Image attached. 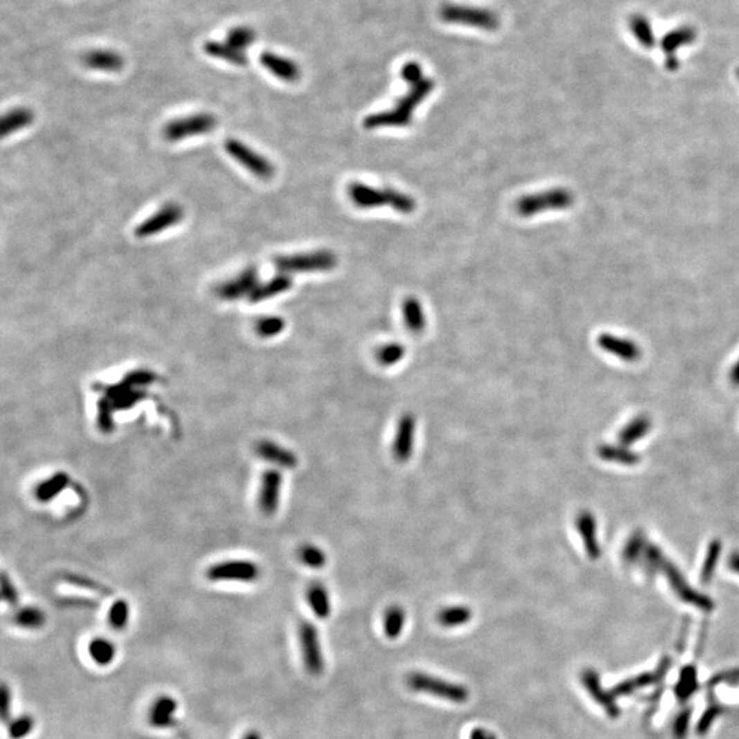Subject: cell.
I'll use <instances>...</instances> for the list:
<instances>
[{
    "instance_id": "cell-9",
    "label": "cell",
    "mask_w": 739,
    "mask_h": 739,
    "mask_svg": "<svg viewBox=\"0 0 739 739\" xmlns=\"http://www.w3.org/2000/svg\"><path fill=\"white\" fill-rule=\"evenodd\" d=\"M225 151L240 165H243L249 173L253 176L268 180L274 176V166L267 161V158L262 156L260 154L255 152L252 148H249L244 143L236 140V138H228L225 141Z\"/></svg>"
},
{
    "instance_id": "cell-11",
    "label": "cell",
    "mask_w": 739,
    "mask_h": 739,
    "mask_svg": "<svg viewBox=\"0 0 739 739\" xmlns=\"http://www.w3.org/2000/svg\"><path fill=\"white\" fill-rule=\"evenodd\" d=\"M217 118L208 113L193 114L184 118L173 120L163 127V137L167 141H181L190 136L204 134L214 130Z\"/></svg>"
},
{
    "instance_id": "cell-34",
    "label": "cell",
    "mask_w": 739,
    "mask_h": 739,
    "mask_svg": "<svg viewBox=\"0 0 739 739\" xmlns=\"http://www.w3.org/2000/svg\"><path fill=\"white\" fill-rule=\"evenodd\" d=\"M407 354V349L400 343H387L376 349L375 358L382 367H392L399 365Z\"/></svg>"
},
{
    "instance_id": "cell-37",
    "label": "cell",
    "mask_w": 739,
    "mask_h": 739,
    "mask_svg": "<svg viewBox=\"0 0 739 739\" xmlns=\"http://www.w3.org/2000/svg\"><path fill=\"white\" fill-rule=\"evenodd\" d=\"M284 329H285V320L280 316H264V318H260L255 325L256 333L259 334V337H263V338L275 337L280 333H282Z\"/></svg>"
},
{
    "instance_id": "cell-21",
    "label": "cell",
    "mask_w": 739,
    "mask_h": 739,
    "mask_svg": "<svg viewBox=\"0 0 739 739\" xmlns=\"http://www.w3.org/2000/svg\"><path fill=\"white\" fill-rule=\"evenodd\" d=\"M308 605L313 615L322 620L331 615V597L327 587L320 582H313L306 592Z\"/></svg>"
},
{
    "instance_id": "cell-38",
    "label": "cell",
    "mask_w": 739,
    "mask_h": 739,
    "mask_svg": "<svg viewBox=\"0 0 739 739\" xmlns=\"http://www.w3.org/2000/svg\"><path fill=\"white\" fill-rule=\"evenodd\" d=\"M35 726H36V722L32 716L22 715L8 722L7 733L11 739H24L35 730Z\"/></svg>"
},
{
    "instance_id": "cell-46",
    "label": "cell",
    "mask_w": 739,
    "mask_h": 739,
    "mask_svg": "<svg viewBox=\"0 0 739 739\" xmlns=\"http://www.w3.org/2000/svg\"><path fill=\"white\" fill-rule=\"evenodd\" d=\"M67 581H69V582H71V583H74V585H77V586H81V587H86V589H91V590H93V592H99V593H104V594H109V593H111L110 590L104 589L103 586H100V585H98V583H95V582H92V581H89V579H86V578H78V576H71V578H69Z\"/></svg>"
},
{
    "instance_id": "cell-4",
    "label": "cell",
    "mask_w": 739,
    "mask_h": 739,
    "mask_svg": "<svg viewBox=\"0 0 739 739\" xmlns=\"http://www.w3.org/2000/svg\"><path fill=\"white\" fill-rule=\"evenodd\" d=\"M282 274L329 271L336 267L337 256L331 250H313L296 255H281L273 260Z\"/></svg>"
},
{
    "instance_id": "cell-35",
    "label": "cell",
    "mask_w": 739,
    "mask_h": 739,
    "mask_svg": "<svg viewBox=\"0 0 739 739\" xmlns=\"http://www.w3.org/2000/svg\"><path fill=\"white\" fill-rule=\"evenodd\" d=\"M299 558L306 567L312 569H320L327 564V554L315 544L302 545L299 549Z\"/></svg>"
},
{
    "instance_id": "cell-7",
    "label": "cell",
    "mask_w": 739,
    "mask_h": 739,
    "mask_svg": "<svg viewBox=\"0 0 739 739\" xmlns=\"http://www.w3.org/2000/svg\"><path fill=\"white\" fill-rule=\"evenodd\" d=\"M299 642L304 668L309 675L319 677L325 671V657L318 628L307 620L299 626Z\"/></svg>"
},
{
    "instance_id": "cell-44",
    "label": "cell",
    "mask_w": 739,
    "mask_h": 739,
    "mask_svg": "<svg viewBox=\"0 0 739 739\" xmlns=\"http://www.w3.org/2000/svg\"><path fill=\"white\" fill-rule=\"evenodd\" d=\"M401 77L404 78V81H407L410 85L415 84V82H419L423 77L422 74V67L419 63H415V62H410L407 64L403 66L401 69Z\"/></svg>"
},
{
    "instance_id": "cell-29",
    "label": "cell",
    "mask_w": 739,
    "mask_h": 739,
    "mask_svg": "<svg viewBox=\"0 0 739 739\" xmlns=\"http://www.w3.org/2000/svg\"><path fill=\"white\" fill-rule=\"evenodd\" d=\"M630 30L635 40L646 50H652L656 46L655 33L649 19L642 14H634L630 18Z\"/></svg>"
},
{
    "instance_id": "cell-25",
    "label": "cell",
    "mask_w": 739,
    "mask_h": 739,
    "mask_svg": "<svg viewBox=\"0 0 739 739\" xmlns=\"http://www.w3.org/2000/svg\"><path fill=\"white\" fill-rule=\"evenodd\" d=\"M403 319L407 329L412 333H422L426 327V316L419 300L415 298H407L401 306Z\"/></svg>"
},
{
    "instance_id": "cell-45",
    "label": "cell",
    "mask_w": 739,
    "mask_h": 739,
    "mask_svg": "<svg viewBox=\"0 0 739 739\" xmlns=\"http://www.w3.org/2000/svg\"><path fill=\"white\" fill-rule=\"evenodd\" d=\"M720 712H722V708H720V706H718V705L709 706V708L705 711L704 716L701 718V720H700V723H698V729H697L698 734H705V733L709 730V727H711V724L713 723V720L716 719V716H718Z\"/></svg>"
},
{
    "instance_id": "cell-17",
    "label": "cell",
    "mask_w": 739,
    "mask_h": 739,
    "mask_svg": "<svg viewBox=\"0 0 739 739\" xmlns=\"http://www.w3.org/2000/svg\"><path fill=\"white\" fill-rule=\"evenodd\" d=\"M293 285L292 277L289 274H277L275 277L270 278L268 281L259 284L248 296L249 303H262L264 300H268L271 298H275L286 291H289Z\"/></svg>"
},
{
    "instance_id": "cell-33",
    "label": "cell",
    "mask_w": 739,
    "mask_h": 739,
    "mask_svg": "<svg viewBox=\"0 0 739 739\" xmlns=\"http://www.w3.org/2000/svg\"><path fill=\"white\" fill-rule=\"evenodd\" d=\"M12 621L21 628L39 630L46 624V614L37 607H24L12 616Z\"/></svg>"
},
{
    "instance_id": "cell-22",
    "label": "cell",
    "mask_w": 739,
    "mask_h": 739,
    "mask_svg": "<svg viewBox=\"0 0 739 739\" xmlns=\"http://www.w3.org/2000/svg\"><path fill=\"white\" fill-rule=\"evenodd\" d=\"M697 39V30L693 26H680L667 33L662 40V50L666 58L675 57L677 50L690 46Z\"/></svg>"
},
{
    "instance_id": "cell-5",
    "label": "cell",
    "mask_w": 739,
    "mask_h": 739,
    "mask_svg": "<svg viewBox=\"0 0 739 739\" xmlns=\"http://www.w3.org/2000/svg\"><path fill=\"white\" fill-rule=\"evenodd\" d=\"M574 204V194L564 188H554L542 193L523 196L516 203L522 217H533L547 210H565Z\"/></svg>"
},
{
    "instance_id": "cell-31",
    "label": "cell",
    "mask_w": 739,
    "mask_h": 739,
    "mask_svg": "<svg viewBox=\"0 0 739 739\" xmlns=\"http://www.w3.org/2000/svg\"><path fill=\"white\" fill-rule=\"evenodd\" d=\"M668 663L664 662L662 666H660V670L656 671V673H648V674H642L639 677H632V679H628L627 682H623L620 683L615 690H614V694L615 695H623V694H628L634 690H638V688H642L645 686H649L650 683L653 682H657L660 680L662 677H664L667 668H668Z\"/></svg>"
},
{
    "instance_id": "cell-36",
    "label": "cell",
    "mask_w": 739,
    "mask_h": 739,
    "mask_svg": "<svg viewBox=\"0 0 739 739\" xmlns=\"http://www.w3.org/2000/svg\"><path fill=\"white\" fill-rule=\"evenodd\" d=\"M226 42L233 47L246 51L249 46L256 42V32L246 25H239L232 28L226 35Z\"/></svg>"
},
{
    "instance_id": "cell-43",
    "label": "cell",
    "mask_w": 739,
    "mask_h": 739,
    "mask_svg": "<svg viewBox=\"0 0 739 739\" xmlns=\"http://www.w3.org/2000/svg\"><path fill=\"white\" fill-rule=\"evenodd\" d=\"M11 704H12V694L7 683L1 684L0 690V706H1V720L4 723H8L11 720Z\"/></svg>"
},
{
    "instance_id": "cell-15",
    "label": "cell",
    "mask_w": 739,
    "mask_h": 739,
    "mask_svg": "<svg viewBox=\"0 0 739 739\" xmlns=\"http://www.w3.org/2000/svg\"><path fill=\"white\" fill-rule=\"evenodd\" d=\"M259 61L264 69H267L277 78L286 82H296L302 77L300 66L291 58L278 55L271 51H264L260 54Z\"/></svg>"
},
{
    "instance_id": "cell-28",
    "label": "cell",
    "mask_w": 739,
    "mask_h": 739,
    "mask_svg": "<svg viewBox=\"0 0 739 739\" xmlns=\"http://www.w3.org/2000/svg\"><path fill=\"white\" fill-rule=\"evenodd\" d=\"M35 114L28 107H17L4 114L1 120V137H7L11 133H15L19 129L26 127L33 122Z\"/></svg>"
},
{
    "instance_id": "cell-30",
    "label": "cell",
    "mask_w": 739,
    "mask_h": 739,
    "mask_svg": "<svg viewBox=\"0 0 739 739\" xmlns=\"http://www.w3.org/2000/svg\"><path fill=\"white\" fill-rule=\"evenodd\" d=\"M407 623V612L401 605H390L383 614V632L386 638L396 639L399 638Z\"/></svg>"
},
{
    "instance_id": "cell-50",
    "label": "cell",
    "mask_w": 739,
    "mask_h": 739,
    "mask_svg": "<svg viewBox=\"0 0 739 739\" xmlns=\"http://www.w3.org/2000/svg\"><path fill=\"white\" fill-rule=\"evenodd\" d=\"M736 374H737V376H739V363L738 366H737V369H736Z\"/></svg>"
},
{
    "instance_id": "cell-6",
    "label": "cell",
    "mask_w": 739,
    "mask_h": 739,
    "mask_svg": "<svg viewBox=\"0 0 739 739\" xmlns=\"http://www.w3.org/2000/svg\"><path fill=\"white\" fill-rule=\"evenodd\" d=\"M441 18L450 24L475 26L484 30H495L500 25L498 17L486 8L449 4L442 7Z\"/></svg>"
},
{
    "instance_id": "cell-32",
    "label": "cell",
    "mask_w": 739,
    "mask_h": 739,
    "mask_svg": "<svg viewBox=\"0 0 739 739\" xmlns=\"http://www.w3.org/2000/svg\"><path fill=\"white\" fill-rule=\"evenodd\" d=\"M599 344L604 349H607V351H610L612 354H616L620 358L627 359V361H634L639 355V351H638L637 345H634L632 343H630L627 340L616 338L614 336H608V334L601 336L599 338Z\"/></svg>"
},
{
    "instance_id": "cell-19",
    "label": "cell",
    "mask_w": 739,
    "mask_h": 739,
    "mask_svg": "<svg viewBox=\"0 0 739 739\" xmlns=\"http://www.w3.org/2000/svg\"><path fill=\"white\" fill-rule=\"evenodd\" d=\"M179 709V702L169 695L159 697L151 706L148 713L149 724L155 729H167L174 722V715Z\"/></svg>"
},
{
    "instance_id": "cell-49",
    "label": "cell",
    "mask_w": 739,
    "mask_h": 739,
    "mask_svg": "<svg viewBox=\"0 0 739 739\" xmlns=\"http://www.w3.org/2000/svg\"><path fill=\"white\" fill-rule=\"evenodd\" d=\"M243 739H263V738H262V736H260V733H259V731H256V730H250V731H248V733H246V736H244V737H243Z\"/></svg>"
},
{
    "instance_id": "cell-26",
    "label": "cell",
    "mask_w": 739,
    "mask_h": 739,
    "mask_svg": "<svg viewBox=\"0 0 739 739\" xmlns=\"http://www.w3.org/2000/svg\"><path fill=\"white\" fill-rule=\"evenodd\" d=\"M88 653L96 666L107 667L114 662L117 656V649L116 645L107 638L98 637L91 641L88 646Z\"/></svg>"
},
{
    "instance_id": "cell-8",
    "label": "cell",
    "mask_w": 739,
    "mask_h": 739,
    "mask_svg": "<svg viewBox=\"0 0 739 739\" xmlns=\"http://www.w3.org/2000/svg\"><path fill=\"white\" fill-rule=\"evenodd\" d=\"M207 578L211 582H241L250 583L259 579L260 568L249 560H226L211 565L207 569Z\"/></svg>"
},
{
    "instance_id": "cell-20",
    "label": "cell",
    "mask_w": 739,
    "mask_h": 739,
    "mask_svg": "<svg viewBox=\"0 0 739 739\" xmlns=\"http://www.w3.org/2000/svg\"><path fill=\"white\" fill-rule=\"evenodd\" d=\"M203 50H204V53L207 55H210V57H212L215 60L228 62V63L235 64V66H246L248 64V57H246V51L233 47L228 42L210 40V42L204 43Z\"/></svg>"
},
{
    "instance_id": "cell-14",
    "label": "cell",
    "mask_w": 739,
    "mask_h": 739,
    "mask_svg": "<svg viewBox=\"0 0 739 739\" xmlns=\"http://www.w3.org/2000/svg\"><path fill=\"white\" fill-rule=\"evenodd\" d=\"M259 273L255 266L246 267L235 278L217 286L215 293L222 300H237L243 296H249L250 292L259 285Z\"/></svg>"
},
{
    "instance_id": "cell-27",
    "label": "cell",
    "mask_w": 739,
    "mask_h": 739,
    "mask_svg": "<svg viewBox=\"0 0 739 739\" xmlns=\"http://www.w3.org/2000/svg\"><path fill=\"white\" fill-rule=\"evenodd\" d=\"M70 484V478L66 473H57L48 480L40 482L35 491V495L40 502H50L58 497Z\"/></svg>"
},
{
    "instance_id": "cell-13",
    "label": "cell",
    "mask_w": 739,
    "mask_h": 739,
    "mask_svg": "<svg viewBox=\"0 0 739 739\" xmlns=\"http://www.w3.org/2000/svg\"><path fill=\"white\" fill-rule=\"evenodd\" d=\"M284 477L278 468L267 470L262 474L257 494V505L262 513L271 516L277 512L281 501Z\"/></svg>"
},
{
    "instance_id": "cell-12",
    "label": "cell",
    "mask_w": 739,
    "mask_h": 739,
    "mask_svg": "<svg viewBox=\"0 0 739 739\" xmlns=\"http://www.w3.org/2000/svg\"><path fill=\"white\" fill-rule=\"evenodd\" d=\"M184 218V210L174 203L163 206L161 210H158L154 215L147 218L144 222H141L136 230L134 235L138 239H148L152 236H156L162 233L163 230L170 229L172 226L177 225Z\"/></svg>"
},
{
    "instance_id": "cell-40",
    "label": "cell",
    "mask_w": 739,
    "mask_h": 739,
    "mask_svg": "<svg viewBox=\"0 0 739 739\" xmlns=\"http://www.w3.org/2000/svg\"><path fill=\"white\" fill-rule=\"evenodd\" d=\"M113 414H114V407H113L111 401L107 397L99 400V403H98V425H99L100 430L106 431V432L113 430V428H114Z\"/></svg>"
},
{
    "instance_id": "cell-2",
    "label": "cell",
    "mask_w": 739,
    "mask_h": 739,
    "mask_svg": "<svg viewBox=\"0 0 739 739\" xmlns=\"http://www.w3.org/2000/svg\"><path fill=\"white\" fill-rule=\"evenodd\" d=\"M348 194L355 206L361 208L390 207L403 214H411L417 208V201L407 193L390 188H374L354 183L348 186Z\"/></svg>"
},
{
    "instance_id": "cell-39",
    "label": "cell",
    "mask_w": 739,
    "mask_h": 739,
    "mask_svg": "<svg viewBox=\"0 0 739 739\" xmlns=\"http://www.w3.org/2000/svg\"><path fill=\"white\" fill-rule=\"evenodd\" d=\"M129 616H130V608H129V604L125 601V600H117L111 608L109 610V614H107V620H109V624L117 630V631H122L123 628L127 626L129 623Z\"/></svg>"
},
{
    "instance_id": "cell-16",
    "label": "cell",
    "mask_w": 739,
    "mask_h": 739,
    "mask_svg": "<svg viewBox=\"0 0 739 739\" xmlns=\"http://www.w3.org/2000/svg\"><path fill=\"white\" fill-rule=\"evenodd\" d=\"M256 453L263 460L281 468L292 470V468H296L299 464L298 456L291 449L281 446L280 444L270 441V439L259 441L256 445Z\"/></svg>"
},
{
    "instance_id": "cell-1",
    "label": "cell",
    "mask_w": 739,
    "mask_h": 739,
    "mask_svg": "<svg viewBox=\"0 0 739 739\" xmlns=\"http://www.w3.org/2000/svg\"><path fill=\"white\" fill-rule=\"evenodd\" d=\"M434 81L431 78H422L419 82L412 84L410 92L397 102L396 107L383 113L371 114L365 120V127L378 129L407 126L412 120L415 109L430 95Z\"/></svg>"
},
{
    "instance_id": "cell-23",
    "label": "cell",
    "mask_w": 739,
    "mask_h": 739,
    "mask_svg": "<svg viewBox=\"0 0 739 739\" xmlns=\"http://www.w3.org/2000/svg\"><path fill=\"white\" fill-rule=\"evenodd\" d=\"M582 682L586 687V690L590 693V695L600 704L605 708V711L611 715V716H616L619 713L617 711V706H616L615 701L612 698V695H608L601 684H600V680L599 677L594 671H590V670H586L582 673Z\"/></svg>"
},
{
    "instance_id": "cell-47",
    "label": "cell",
    "mask_w": 739,
    "mask_h": 739,
    "mask_svg": "<svg viewBox=\"0 0 739 739\" xmlns=\"http://www.w3.org/2000/svg\"><path fill=\"white\" fill-rule=\"evenodd\" d=\"M688 727V712H683L675 723V737L679 739L683 738Z\"/></svg>"
},
{
    "instance_id": "cell-41",
    "label": "cell",
    "mask_w": 739,
    "mask_h": 739,
    "mask_svg": "<svg viewBox=\"0 0 739 739\" xmlns=\"http://www.w3.org/2000/svg\"><path fill=\"white\" fill-rule=\"evenodd\" d=\"M695 687H697L695 670L691 668V667L684 668L677 686V697H680L682 700L687 698L695 690Z\"/></svg>"
},
{
    "instance_id": "cell-42",
    "label": "cell",
    "mask_w": 739,
    "mask_h": 739,
    "mask_svg": "<svg viewBox=\"0 0 739 739\" xmlns=\"http://www.w3.org/2000/svg\"><path fill=\"white\" fill-rule=\"evenodd\" d=\"M1 599L10 605H15L18 603V592L6 572L1 574Z\"/></svg>"
},
{
    "instance_id": "cell-24",
    "label": "cell",
    "mask_w": 739,
    "mask_h": 739,
    "mask_svg": "<svg viewBox=\"0 0 739 739\" xmlns=\"http://www.w3.org/2000/svg\"><path fill=\"white\" fill-rule=\"evenodd\" d=\"M473 616V610L467 605H449L438 611L437 621L444 628H456L470 623Z\"/></svg>"
},
{
    "instance_id": "cell-18",
    "label": "cell",
    "mask_w": 739,
    "mask_h": 739,
    "mask_svg": "<svg viewBox=\"0 0 739 739\" xmlns=\"http://www.w3.org/2000/svg\"><path fill=\"white\" fill-rule=\"evenodd\" d=\"M81 61L86 67L92 70L107 71V73L120 71L125 66L122 55L111 50H92L84 54Z\"/></svg>"
},
{
    "instance_id": "cell-10",
    "label": "cell",
    "mask_w": 739,
    "mask_h": 739,
    "mask_svg": "<svg viewBox=\"0 0 739 739\" xmlns=\"http://www.w3.org/2000/svg\"><path fill=\"white\" fill-rule=\"evenodd\" d=\"M417 429L418 422L414 414L405 412L399 418L390 445L392 456L397 463L404 464L411 460L415 450Z\"/></svg>"
},
{
    "instance_id": "cell-48",
    "label": "cell",
    "mask_w": 739,
    "mask_h": 739,
    "mask_svg": "<svg viewBox=\"0 0 739 739\" xmlns=\"http://www.w3.org/2000/svg\"><path fill=\"white\" fill-rule=\"evenodd\" d=\"M468 739H497V736L492 733L491 730L485 729V727H475L470 733V738Z\"/></svg>"
},
{
    "instance_id": "cell-51",
    "label": "cell",
    "mask_w": 739,
    "mask_h": 739,
    "mask_svg": "<svg viewBox=\"0 0 739 739\" xmlns=\"http://www.w3.org/2000/svg\"><path fill=\"white\" fill-rule=\"evenodd\" d=\"M737 75H738V78H739V69H738V73H737Z\"/></svg>"
},
{
    "instance_id": "cell-3",
    "label": "cell",
    "mask_w": 739,
    "mask_h": 739,
    "mask_svg": "<svg viewBox=\"0 0 739 739\" xmlns=\"http://www.w3.org/2000/svg\"><path fill=\"white\" fill-rule=\"evenodd\" d=\"M405 684L415 693L432 695L453 704H464L470 700V690L463 683L450 682L422 671H412L405 677Z\"/></svg>"
}]
</instances>
